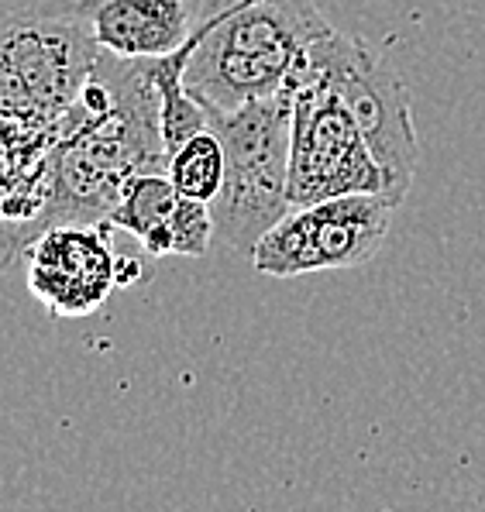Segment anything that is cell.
<instances>
[{
	"mask_svg": "<svg viewBox=\"0 0 485 512\" xmlns=\"http://www.w3.org/2000/svg\"><path fill=\"white\" fill-rule=\"evenodd\" d=\"M344 193H389V179L338 93L317 80L296 83L289 203L307 207Z\"/></svg>",
	"mask_w": 485,
	"mask_h": 512,
	"instance_id": "8992f818",
	"label": "cell"
},
{
	"mask_svg": "<svg viewBox=\"0 0 485 512\" xmlns=\"http://www.w3.org/2000/svg\"><path fill=\"white\" fill-rule=\"evenodd\" d=\"M107 224L131 234L152 258H203L217 241L210 203L179 193L169 172H142L131 179Z\"/></svg>",
	"mask_w": 485,
	"mask_h": 512,
	"instance_id": "ba28073f",
	"label": "cell"
},
{
	"mask_svg": "<svg viewBox=\"0 0 485 512\" xmlns=\"http://www.w3.org/2000/svg\"><path fill=\"white\" fill-rule=\"evenodd\" d=\"M331 28L314 0H207L179 49L183 80L210 114L272 97Z\"/></svg>",
	"mask_w": 485,
	"mask_h": 512,
	"instance_id": "6da1fadb",
	"label": "cell"
},
{
	"mask_svg": "<svg viewBox=\"0 0 485 512\" xmlns=\"http://www.w3.org/2000/svg\"><path fill=\"white\" fill-rule=\"evenodd\" d=\"M100 42L86 0H38L0 18V110L31 124H59L83 97Z\"/></svg>",
	"mask_w": 485,
	"mask_h": 512,
	"instance_id": "7a4b0ae2",
	"label": "cell"
},
{
	"mask_svg": "<svg viewBox=\"0 0 485 512\" xmlns=\"http://www.w3.org/2000/svg\"><path fill=\"white\" fill-rule=\"evenodd\" d=\"M396 210L400 200L389 193H344L289 207V214L255 244L252 262L272 279L355 269L386 244Z\"/></svg>",
	"mask_w": 485,
	"mask_h": 512,
	"instance_id": "5b68a950",
	"label": "cell"
},
{
	"mask_svg": "<svg viewBox=\"0 0 485 512\" xmlns=\"http://www.w3.org/2000/svg\"><path fill=\"white\" fill-rule=\"evenodd\" d=\"M224 145V186L210 203L217 244L252 255L265 231L289 214L293 86L262 100L210 114Z\"/></svg>",
	"mask_w": 485,
	"mask_h": 512,
	"instance_id": "3957f363",
	"label": "cell"
},
{
	"mask_svg": "<svg viewBox=\"0 0 485 512\" xmlns=\"http://www.w3.org/2000/svg\"><path fill=\"white\" fill-rule=\"evenodd\" d=\"M307 80L331 86L344 100V107L351 110L369 141L375 162L386 172L389 193L396 200H406L413 176H417L420 141L413 128L410 90L386 62V55L365 38L331 28L320 42H314L303 62V73L296 76V83Z\"/></svg>",
	"mask_w": 485,
	"mask_h": 512,
	"instance_id": "277c9868",
	"label": "cell"
},
{
	"mask_svg": "<svg viewBox=\"0 0 485 512\" xmlns=\"http://www.w3.org/2000/svg\"><path fill=\"white\" fill-rule=\"evenodd\" d=\"M142 269H138V262L135 258H117V282H121V286H131V282L135 279H142Z\"/></svg>",
	"mask_w": 485,
	"mask_h": 512,
	"instance_id": "7c38bea8",
	"label": "cell"
},
{
	"mask_svg": "<svg viewBox=\"0 0 485 512\" xmlns=\"http://www.w3.org/2000/svg\"><path fill=\"white\" fill-rule=\"evenodd\" d=\"M59 124H31L0 110V196H7L59 145Z\"/></svg>",
	"mask_w": 485,
	"mask_h": 512,
	"instance_id": "8fae6325",
	"label": "cell"
},
{
	"mask_svg": "<svg viewBox=\"0 0 485 512\" xmlns=\"http://www.w3.org/2000/svg\"><path fill=\"white\" fill-rule=\"evenodd\" d=\"M166 172L172 186L183 196L200 203H214L224 186V145L221 135L214 131V124L197 131L193 138H186L176 152H169Z\"/></svg>",
	"mask_w": 485,
	"mask_h": 512,
	"instance_id": "30bf717a",
	"label": "cell"
},
{
	"mask_svg": "<svg viewBox=\"0 0 485 512\" xmlns=\"http://www.w3.org/2000/svg\"><path fill=\"white\" fill-rule=\"evenodd\" d=\"M93 38L121 59H162L193 35L186 0H86Z\"/></svg>",
	"mask_w": 485,
	"mask_h": 512,
	"instance_id": "9c48e42d",
	"label": "cell"
},
{
	"mask_svg": "<svg viewBox=\"0 0 485 512\" xmlns=\"http://www.w3.org/2000/svg\"><path fill=\"white\" fill-rule=\"evenodd\" d=\"M111 231V224H56L25 251L31 296L56 320L90 317L121 286Z\"/></svg>",
	"mask_w": 485,
	"mask_h": 512,
	"instance_id": "52a82bcc",
	"label": "cell"
}]
</instances>
